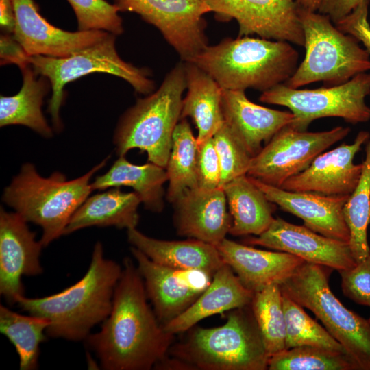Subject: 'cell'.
<instances>
[{
	"mask_svg": "<svg viewBox=\"0 0 370 370\" xmlns=\"http://www.w3.org/2000/svg\"><path fill=\"white\" fill-rule=\"evenodd\" d=\"M213 139L221 166L220 187L247 175L253 157L225 122Z\"/></svg>",
	"mask_w": 370,
	"mask_h": 370,
	"instance_id": "obj_36",
	"label": "cell"
},
{
	"mask_svg": "<svg viewBox=\"0 0 370 370\" xmlns=\"http://www.w3.org/2000/svg\"><path fill=\"white\" fill-rule=\"evenodd\" d=\"M116 36L110 34L102 40L64 58L30 56L29 64L35 73L47 77L51 84L49 112L56 131L62 128L60 109L64 99V86L82 76L108 73L123 79L140 94L149 95L154 90L149 70L135 66L119 56L115 47Z\"/></svg>",
	"mask_w": 370,
	"mask_h": 370,
	"instance_id": "obj_9",
	"label": "cell"
},
{
	"mask_svg": "<svg viewBox=\"0 0 370 370\" xmlns=\"http://www.w3.org/2000/svg\"><path fill=\"white\" fill-rule=\"evenodd\" d=\"M369 95L370 72L367 71L342 84L315 89L293 88L281 84L262 92L259 100L288 108L294 116L289 125L304 132L321 118L339 117L354 125L369 121L370 107L365 102Z\"/></svg>",
	"mask_w": 370,
	"mask_h": 370,
	"instance_id": "obj_10",
	"label": "cell"
},
{
	"mask_svg": "<svg viewBox=\"0 0 370 370\" xmlns=\"http://www.w3.org/2000/svg\"><path fill=\"white\" fill-rule=\"evenodd\" d=\"M122 267L104 257L103 245H95L88 269L76 283L51 295L18 299V306L29 314L48 319L47 336L85 341L96 325L109 315Z\"/></svg>",
	"mask_w": 370,
	"mask_h": 370,
	"instance_id": "obj_2",
	"label": "cell"
},
{
	"mask_svg": "<svg viewBox=\"0 0 370 370\" xmlns=\"http://www.w3.org/2000/svg\"><path fill=\"white\" fill-rule=\"evenodd\" d=\"M127 238L153 262L173 269L198 270L212 277L225 263L216 246L194 238L164 241L149 237L136 230H127Z\"/></svg>",
	"mask_w": 370,
	"mask_h": 370,
	"instance_id": "obj_24",
	"label": "cell"
},
{
	"mask_svg": "<svg viewBox=\"0 0 370 370\" xmlns=\"http://www.w3.org/2000/svg\"><path fill=\"white\" fill-rule=\"evenodd\" d=\"M184 62L187 92L182 100L180 119L189 116L194 121L198 130L196 138L199 145L213 137L224 123L223 88L198 66Z\"/></svg>",
	"mask_w": 370,
	"mask_h": 370,
	"instance_id": "obj_25",
	"label": "cell"
},
{
	"mask_svg": "<svg viewBox=\"0 0 370 370\" xmlns=\"http://www.w3.org/2000/svg\"><path fill=\"white\" fill-rule=\"evenodd\" d=\"M359 182L349 196L343 210V217L348 227L349 247L358 263L370 252L367 240V228L370 224V139L365 146V158Z\"/></svg>",
	"mask_w": 370,
	"mask_h": 370,
	"instance_id": "obj_32",
	"label": "cell"
},
{
	"mask_svg": "<svg viewBox=\"0 0 370 370\" xmlns=\"http://www.w3.org/2000/svg\"><path fill=\"white\" fill-rule=\"evenodd\" d=\"M254 293L246 288L232 269L223 264L199 297L182 314L163 325L173 334L184 332L214 314L251 304Z\"/></svg>",
	"mask_w": 370,
	"mask_h": 370,
	"instance_id": "obj_23",
	"label": "cell"
},
{
	"mask_svg": "<svg viewBox=\"0 0 370 370\" xmlns=\"http://www.w3.org/2000/svg\"><path fill=\"white\" fill-rule=\"evenodd\" d=\"M186 89L184 62L177 63L159 88L139 99L120 119L114 136L119 156L132 149L147 154L149 162L166 168L174 130L180 121Z\"/></svg>",
	"mask_w": 370,
	"mask_h": 370,
	"instance_id": "obj_6",
	"label": "cell"
},
{
	"mask_svg": "<svg viewBox=\"0 0 370 370\" xmlns=\"http://www.w3.org/2000/svg\"><path fill=\"white\" fill-rule=\"evenodd\" d=\"M166 181V169L152 162L134 164L123 156H119L105 174L97 176L90 186L92 190L110 187H131L138 194L145 208L160 212L164 206L163 185Z\"/></svg>",
	"mask_w": 370,
	"mask_h": 370,
	"instance_id": "obj_28",
	"label": "cell"
},
{
	"mask_svg": "<svg viewBox=\"0 0 370 370\" xmlns=\"http://www.w3.org/2000/svg\"><path fill=\"white\" fill-rule=\"evenodd\" d=\"M232 217L230 234L258 236L271 224L275 208L247 175H241L222 186Z\"/></svg>",
	"mask_w": 370,
	"mask_h": 370,
	"instance_id": "obj_27",
	"label": "cell"
},
{
	"mask_svg": "<svg viewBox=\"0 0 370 370\" xmlns=\"http://www.w3.org/2000/svg\"><path fill=\"white\" fill-rule=\"evenodd\" d=\"M15 28L13 35L29 56L64 58L106 38L102 30H63L49 23L34 0H14Z\"/></svg>",
	"mask_w": 370,
	"mask_h": 370,
	"instance_id": "obj_18",
	"label": "cell"
},
{
	"mask_svg": "<svg viewBox=\"0 0 370 370\" xmlns=\"http://www.w3.org/2000/svg\"><path fill=\"white\" fill-rule=\"evenodd\" d=\"M114 4L119 12H134L156 27L184 62L208 46L206 0H114Z\"/></svg>",
	"mask_w": 370,
	"mask_h": 370,
	"instance_id": "obj_12",
	"label": "cell"
},
{
	"mask_svg": "<svg viewBox=\"0 0 370 370\" xmlns=\"http://www.w3.org/2000/svg\"><path fill=\"white\" fill-rule=\"evenodd\" d=\"M173 204L175 226L180 236L216 246L230 232L232 217L222 187L188 190Z\"/></svg>",
	"mask_w": 370,
	"mask_h": 370,
	"instance_id": "obj_20",
	"label": "cell"
},
{
	"mask_svg": "<svg viewBox=\"0 0 370 370\" xmlns=\"http://www.w3.org/2000/svg\"><path fill=\"white\" fill-rule=\"evenodd\" d=\"M216 247L223 262L254 293L272 284L280 285L306 262L286 252L261 250L226 238Z\"/></svg>",
	"mask_w": 370,
	"mask_h": 370,
	"instance_id": "obj_21",
	"label": "cell"
},
{
	"mask_svg": "<svg viewBox=\"0 0 370 370\" xmlns=\"http://www.w3.org/2000/svg\"><path fill=\"white\" fill-rule=\"evenodd\" d=\"M245 90L223 89L222 110L224 122L255 156L281 129L291 124V112L264 107L251 101Z\"/></svg>",
	"mask_w": 370,
	"mask_h": 370,
	"instance_id": "obj_22",
	"label": "cell"
},
{
	"mask_svg": "<svg viewBox=\"0 0 370 370\" xmlns=\"http://www.w3.org/2000/svg\"><path fill=\"white\" fill-rule=\"evenodd\" d=\"M250 178L271 202L302 219L304 226L326 237L349 243V231L343 213L349 195L288 191Z\"/></svg>",
	"mask_w": 370,
	"mask_h": 370,
	"instance_id": "obj_19",
	"label": "cell"
},
{
	"mask_svg": "<svg viewBox=\"0 0 370 370\" xmlns=\"http://www.w3.org/2000/svg\"><path fill=\"white\" fill-rule=\"evenodd\" d=\"M250 306L269 358L286 350V322L279 285L254 293Z\"/></svg>",
	"mask_w": 370,
	"mask_h": 370,
	"instance_id": "obj_33",
	"label": "cell"
},
{
	"mask_svg": "<svg viewBox=\"0 0 370 370\" xmlns=\"http://www.w3.org/2000/svg\"><path fill=\"white\" fill-rule=\"evenodd\" d=\"M269 370H360L347 353L312 346L286 349L269 359Z\"/></svg>",
	"mask_w": 370,
	"mask_h": 370,
	"instance_id": "obj_34",
	"label": "cell"
},
{
	"mask_svg": "<svg viewBox=\"0 0 370 370\" xmlns=\"http://www.w3.org/2000/svg\"><path fill=\"white\" fill-rule=\"evenodd\" d=\"M299 8L312 12L318 11L321 0H294Z\"/></svg>",
	"mask_w": 370,
	"mask_h": 370,
	"instance_id": "obj_44",
	"label": "cell"
},
{
	"mask_svg": "<svg viewBox=\"0 0 370 370\" xmlns=\"http://www.w3.org/2000/svg\"><path fill=\"white\" fill-rule=\"evenodd\" d=\"M197 146L198 188L210 190L220 187L221 166L213 137Z\"/></svg>",
	"mask_w": 370,
	"mask_h": 370,
	"instance_id": "obj_39",
	"label": "cell"
},
{
	"mask_svg": "<svg viewBox=\"0 0 370 370\" xmlns=\"http://www.w3.org/2000/svg\"><path fill=\"white\" fill-rule=\"evenodd\" d=\"M330 269L305 262L279 285L280 288L283 295L314 313L360 370H370L369 323L344 306L332 292Z\"/></svg>",
	"mask_w": 370,
	"mask_h": 370,
	"instance_id": "obj_8",
	"label": "cell"
},
{
	"mask_svg": "<svg viewBox=\"0 0 370 370\" xmlns=\"http://www.w3.org/2000/svg\"><path fill=\"white\" fill-rule=\"evenodd\" d=\"M305 56L284 83L299 88L311 83L342 84L370 71V55L353 36L340 31L327 15L299 8Z\"/></svg>",
	"mask_w": 370,
	"mask_h": 370,
	"instance_id": "obj_7",
	"label": "cell"
},
{
	"mask_svg": "<svg viewBox=\"0 0 370 370\" xmlns=\"http://www.w3.org/2000/svg\"><path fill=\"white\" fill-rule=\"evenodd\" d=\"M362 0H321L319 13L327 15L336 24L349 14Z\"/></svg>",
	"mask_w": 370,
	"mask_h": 370,
	"instance_id": "obj_42",
	"label": "cell"
},
{
	"mask_svg": "<svg viewBox=\"0 0 370 370\" xmlns=\"http://www.w3.org/2000/svg\"><path fill=\"white\" fill-rule=\"evenodd\" d=\"M282 304L286 322V349L312 346L347 353L325 327L312 319L302 306L283 294Z\"/></svg>",
	"mask_w": 370,
	"mask_h": 370,
	"instance_id": "obj_35",
	"label": "cell"
},
{
	"mask_svg": "<svg viewBox=\"0 0 370 370\" xmlns=\"http://www.w3.org/2000/svg\"><path fill=\"white\" fill-rule=\"evenodd\" d=\"M217 20L236 21L238 37L256 35L304 47L299 6L294 0H206Z\"/></svg>",
	"mask_w": 370,
	"mask_h": 370,
	"instance_id": "obj_13",
	"label": "cell"
},
{
	"mask_svg": "<svg viewBox=\"0 0 370 370\" xmlns=\"http://www.w3.org/2000/svg\"><path fill=\"white\" fill-rule=\"evenodd\" d=\"M141 200L135 192L123 193L119 187L87 198L71 218L64 235L92 226H114L127 230L138 223Z\"/></svg>",
	"mask_w": 370,
	"mask_h": 370,
	"instance_id": "obj_26",
	"label": "cell"
},
{
	"mask_svg": "<svg viewBox=\"0 0 370 370\" xmlns=\"http://www.w3.org/2000/svg\"><path fill=\"white\" fill-rule=\"evenodd\" d=\"M77 21L78 31L102 30L115 36L123 31L119 9L106 0H67Z\"/></svg>",
	"mask_w": 370,
	"mask_h": 370,
	"instance_id": "obj_37",
	"label": "cell"
},
{
	"mask_svg": "<svg viewBox=\"0 0 370 370\" xmlns=\"http://www.w3.org/2000/svg\"><path fill=\"white\" fill-rule=\"evenodd\" d=\"M1 64H14L21 70L29 65L30 56L13 34L3 32L0 36Z\"/></svg>",
	"mask_w": 370,
	"mask_h": 370,
	"instance_id": "obj_41",
	"label": "cell"
},
{
	"mask_svg": "<svg viewBox=\"0 0 370 370\" xmlns=\"http://www.w3.org/2000/svg\"><path fill=\"white\" fill-rule=\"evenodd\" d=\"M197 142L190 125L180 119L173 134L172 146L166 166L169 187L166 199L174 204L188 190L198 188Z\"/></svg>",
	"mask_w": 370,
	"mask_h": 370,
	"instance_id": "obj_30",
	"label": "cell"
},
{
	"mask_svg": "<svg viewBox=\"0 0 370 370\" xmlns=\"http://www.w3.org/2000/svg\"><path fill=\"white\" fill-rule=\"evenodd\" d=\"M290 42L251 36L227 38L190 60L223 89L264 92L284 84L298 66Z\"/></svg>",
	"mask_w": 370,
	"mask_h": 370,
	"instance_id": "obj_3",
	"label": "cell"
},
{
	"mask_svg": "<svg viewBox=\"0 0 370 370\" xmlns=\"http://www.w3.org/2000/svg\"><path fill=\"white\" fill-rule=\"evenodd\" d=\"M244 243L286 252L307 262L338 271L351 269L357 264L349 243L326 237L280 217L274 219L264 232L246 238Z\"/></svg>",
	"mask_w": 370,
	"mask_h": 370,
	"instance_id": "obj_16",
	"label": "cell"
},
{
	"mask_svg": "<svg viewBox=\"0 0 370 370\" xmlns=\"http://www.w3.org/2000/svg\"><path fill=\"white\" fill-rule=\"evenodd\" d=\"M112 306L101 330L85 340L106 370H149L168 355L175 334L166 332L147 302L143 279L125 258Z\"/></svg>",
	"mask_w": 370,
	"mask_h": 370,
	"instance_id": "obj_1",
	"label": "cell"
},
{
	"mask_svg": "<svg viewBox=\"0 0 370 370\" xmlns=\"http://www.w3.org/2000/svg\"><path fill=\"white\" fill-rule=\"evenodd\" d=\"M349 127L310 132L289 125L281 129L252 158L247 175L264 184L280 188L288 178L307 169L329 147L345 138Z\"/></svg>",
	"mask_w": 370,
	"mask_h": 370,
	"instance_id": "obj_11",
	"label": "cell"
},
{
	"mask_svg": "<svg viewBox=\"0 0 370 370\" xmlns=\"http://www.w3.org/2000/svg\"><path fill=\"white\" fill-rule=\"evenodd\" d=\"M338 272L344 295L356 304L370 307V252L355 267Z\"/></svg>",
	"mask_w": 370,
	"mask_h": 370,
	"instance_id": "obj_38",
	"label": "cell"
},
{
	"mask_svg": "<svg viewBox=\"0 0 370 370\" xmlns=\"http://www.w3.org/2000/svg\"><path fill=\"white\" fill-rule=\"evenodd\" d=\"M370 139V133L360 131L351 144L317 156L310 166L286 180L281 188L293 192H311L325 195H350L356 188L362 163L354 164L355 155Z\"/></svg>",
	"mask_w": 370,
	"mask_h": 370,
	"instance_id": "obj_17",
	"label": "cell"
},
{
	"mask_svg": "<svg viewBox=\"0 0 370 370\" xmlns=\"http://www.w3.org/2000/svg\"><path fill=\"white\" fill-rule=\"evenodd\" d=\"M168 355L201 370H265L269 356L250 304L230 311L219 327H193Z\"/></svg>",
	"mask_w": 370,
	"mask_h": 370,
	"instance_id": "obj_5",
	"label": "cell"
},
{
	"mask_svg": "<svg viewBox=\"0 0 370 370\" xmlns=\"http://www.w3.org/2000/svg\"><path fill=\"white\" fill-rule=\"evenodd\" d=\"M131 252L148 299L164 325L185 311L206 289L212 277L198 270L170 268L151 260L134 247Z\"/></svg>",
	"mask_w": 370,
	"mask_h": 370,
	"instance_id": "obj_14",
	"label": "cell"
},
{
	"mask_svg": "<svg viewBox=\"0 0 370 370\" xmlns=\"http://www.w3.org/2000/svg\"><path fill=\"white\" fill-rule=\"evenodd\" d=\"M49 325L45 318L23 315L0 305V332L15 347L21 370L37 369L40 345L46 340Z\"/></svg>",
	"mask_w": 370,
	"mask_h": 370,
	"instance_id": "obj_31",
	"label": "cell"
},
{
	"mask_svg": "<svg viewBox=\"0 0 370 370\" xmlns=\"http://www.w3.org/2000/svg\"><path fill=\"white\" fill-rule=\"evenodd\" d=\"M109 157L82 176L67 180L60 172L43 177L31 163L24 164L3 194L2 200L27 223L42 230L43 247L64 235L71 218L92 190L90 180Z\"/></svg>",
	"mask_w": 370,
	"mask_h": 370,
	"instance_id": "obj_4",
	"label": "cell"
},
{
	"mask_svg": "<svg viewBox=\"0 0 370 370\" xmlns=\"http://www.w3.org/2000/svg\"><path fill=\"white\" fill-rule=\"evenodd\" d=\"M369 4V0H362L349 14L334 25L342 32L360 42L370 55Z\"/></svg>",
	"mask_w": 370,
	"mask_h": 370,
	"instance_id": "obj_40",
	"label": "cell"
},
{
	"mask_svg": "<svg viewBox=\"0 0 370 370\" xmlns=\"http://www.w3.org/2000/svg\"><path fill=\"white\" fill-rule=\"evenodd\" d=\"M27 222L17 212L0 210V294L10 305L25 295L23 276L42 273L43 247Z\"/></svg>",
	"mask_w": 370,
	"mask_h": 370,
	"instance_id": "obj_15",
	"label": "cell"
},
{
	"mask_svg": "<svg viewBox=\"0 0 370 370\" xmlns=\"http://www.w3.org/2000/svg\"><path fill=\"white\" fill-rule=\"evenodd\" d=\"M367 320H368V322H369V325H370V317H369V319H367Z\"/></svg>",
	"mask_w": 370,
	"mask_h": 370,
	"instance_id": "obj_45",
	"label": "cell"
},
{
	"mask_svg": "<svg viewBox=\"0 0 370 370\" xmlns=\"http://www.w3.org/2000/svg\"><path fill=\"white\" fill-rule=\"evenodd\" d=\"M23 84L12 96L0 97V126L22 125L45 138L53 136V130L42 112L43 99L51 86L49 79L36 74L29 64L21 69Z\"/></svg>",
	"mask_w": 370,
	"mask_h": 370,
	"instance_id": "obj_29",
	"label": "cell"
},
{
	"mask_svg": "<svg viewBox=\"0 0 370 370\" xmlns=\"http://www.w3.org/2000/svg\"><path fill=\"white\" fill-rule=\"evenodd\" d=\"M14 0H0V26L4 33L13 34L15 28Z\"/></svg>",
	"mask_w": 370,
	"mask_h": 370,
	"instance_id": "obj_43",
	"label": "cell"
}]
</instances>
